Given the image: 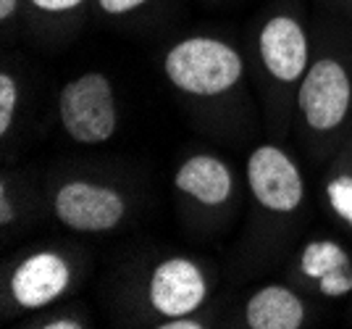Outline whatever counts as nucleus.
<instances>
[{"mask_svg": "<svg viewBox=\"0 0 352 329\" xmlns=\"http://www.w3.org/2000/svg\"><path fill=\"white\" fill-rule=\"evenodd\" d=\"M163 74L179 92L192 98H219L245 76L242 53L213 34H192L166 50Z\"/></svg>", "mask_w": 352, "mask_h": 329, "instance_id": "f257e3e1", "label": "nucleus"}, {"mask_svg": "<svg viewBox=\"0 0 352 329\" xmlns=\"http://www.w3.org/2000/svg\"><path fill=\"white\" fill-rule=\"evenodd\" d=\"M297 111L310 135H337L347 124L352 108V74L342 59L326 53L310 61L308 72L297 85Z\"/></svg>", "mask_w": 352, "mask_h": 329, "instance_id": "f03ea898", "label": "nucleus"}, {"mask_svg": "<svg viewBox=\"0 0 352 329\" xmlns=\"http://www.w3.org/2000/svg\"><path fill=\"white\" fill-rule=\"evenodd\" d=\"M58 121L76 145H103L118 129L116 90L103 72H85L58 92Z\"/></svg>", "mask_w": 352, "mask_h": 329, "instance_id": "7ed1b4c3", "label": "nucleus"}, {"mask_svg": "<svg viewBox=\"0 0 352 329\" xmlns=\"http://www.w3.org/2000/svg\"><path fill=\"white\" fill-rule=\"evenodd\" d=\"M53 213L79 235H103L126 219V198L103 182L69 180L53 193Z\"/></svg>", "mask_w": 352, "mask_h": 329, "instance_id": "20e7f679", "label": "nucleus"}, {"mask_svg": "<svg viewBox=\"0 0 352 329\" xmlns=\"http://www.w3.org/2000/svg\"><path fill=\"white\" fill-rule=\"evenodd\" d=\"M248 187L268 213L289 216L305 203V180L292 156L274 142H263L248 158Z\"/></svg>", "mask_w": 352, "mask_h": 329, "instance_id": "39448f33", "label": "nucleus"}, {"mask_svg": "<svg viewBox=\"0 0 352 329\" xmlns=\"http://www.w3.org/2000/svg\"><path fill=\"white\" fill-rule=\"evenodd\" d=\"M258 61L276 87H294L310 66L305 24L289 11L271 14L258 30Z\"/></svg>", "mask_w": 352, "mask_h": 329, "instance_id": "423d86ee", "label": "nucleus"}, {"mask_svg": "<svg viewBox=\"0 0 352 329\" xmlns=\"http://www.w3.org/2000/svg\"><path fill=\"white\" fill-rule=\"evenodd\" d=\"M208 277L187 255L163 258L147 279V303L161 319L195 314L208 300Z\"/></svg>", "mask_w": 352, "mask_h": 329, "instance_id": "0eeeda50", "label": "nucleus"}, {"mask_svg": "<svg viewBox=\"0 0 352 329\" xmlns=\"http://www.w3.org/2000/svg\"><path fill=\"white\" fill-rule=\"evenodd\" d=\"M74 269L58 251H34L21 258L8 277V295L19 308H45L72 287Z\"/></svg>", "mask_w": 352, "mask_h": 329, "instance_id": "6e6552de", "label": "nucleus"}, {"mask_svg": "<svg viewBox=\"0 0 352 329\" xmlns=\"http://www.w3.org/2000/svg\"><path fill=\"white\" fill-rule=\"evenodd\" d=\"M176 193L192 198L197 206L221 209L234 195V174L226 161L213 153H195L182 161L174 174Z\"/></svg>", "mask_w": 352, "mask_h": 329, "instance_id": "1a4fd4ad", "label": "nucleus"}, {"mask_svg": "<svg viewBox=\"0 0 352 329\" xmlns=\"http://www.w3.org/2000/svg\"><path fill=\"white\" fill-rule=\"evenodd\" d=\"M300 271L326 298L352 293V258L334 240H310L300 253Z\"/></svg>", "mask_w": 352, "mask_h": 329, "instance_id": "9d476101", "label": "nucleus"}, {"mask_svg": "<svg viewBox=\"0 0 352 329\" xmlns=\"http://www.w3.org/2000/svg\"><path fill=\"white\" fill-rule=\"evenodd\" d=\"M305 319V300L287 284H263L245 303V324L250 329H300Z\"/></svg>", "mask_w": 352, "mask_h": 329, "instance_id": "9b49d317", "label": "nucleus"}, {"mask_svg": "<svg viewBox=\"0 0 352 329\" xmlns=\"http://www.w3.org/2000/svg\"><path fill=\"white\" fill-rule=\"evenodd\" d=\"M19 100H21V87L19 79L11 72L0 74V135L8 137L14 129L16 114H19Z\"/></svg>", "mask_w": 352, "mask_h": 329, "instance_id": "f8f14e48", "label": "nucleus"}, {"mask_svg": "<svg viewBox=\"0 0 352 329\" xmlns=\"http://www.w3.org/2000/svg\"><path fill=\"white\" fill-rule=\"evenodd\" d=\"M326 198L329 206L344 224L352 226V177L350 174H337L326 184Z\"/></svg>", "mask_w": 352, "mask_h": 329, "instance_id": "ddd939ff", "label": "nucleus"}, {"mask_svg": "<svg viewBox=\"0 0 352 329\" xmlns=\"http://www.w3.org/2000/svg\"><path fill=\"white\" fill-rule=\"evenodd\" d=\"M95 3H98V8L105 16H126L132 14V11H137V8L147 6L150 0H95Z\"/></svg>", "mask_w": 352, "mask_h": 329, "instance_id": "4468645a", "label": "nucleus"}, {"mask_svg": "<svg viewBox=\"0 0 352 329\" xmlns=\"http://www.w3.org/2000/svg\"><path fill=\"white\" fill-rule=\"evenodd\" d=\"M27 3L43 14H69V11H76L85 0H27Z\"/></svg>", "mask_w": 352, "mask_h": 329, "instance_id": "2eb2a0df", "label": "nucleus"}, {"mask_svg": "<svg viewBox=\"0 0 352 329\" xmlns=\"http://www.w3.org/2000/svg\"><path fill=\"white\" fill-rule=\"evenodd\" d=\"M16 219L14 203H11V195H8V182H0V226H11Z\"/></svg>", "mask_w": 352, "mask_h": 329, "instance_id": "dca6fc26", "label": "nucleus"}, {"mask_svg": "<svg viewBox=\"0 0 352 329\" xmlns=\"http://www.w3.org/2000/svg\"><path fill=\"white\" fill-rule=\"evenodd\" d=\"M161 329H203L206 321L203 319H195V314L190 316H176V319H161Z\"/></svg>", "mask_w": 352, "mask_h": 329, "instance_id": "f3484780", "label": "nucleus"}, {"mask_svg": "<svg viewBox=\"0 0 352 329\" xmlns=\"http://www.w3.org/2000/svg\"><path fill=\"white\" fill-rule=\"evenodd\" d=\"M43 329H82V319H76V316H53V319H47L40 324Z\"/></svg>", "mask_w": 352, "mask_h": 329, "instance_id": "a211bd4d", "label": "nucleus"}, {"mask_svg": "<svg viewBox=\"0 0 352 329\" xmlns=\"http://www.w3.org/2000/svg\"><path fill=\"white\" fill-rule=\"evenodd\" d=\"M19 3H21V0H0V19L8 21V19L19 11Z\"/></svg>", "mask_w": 352, "mask_h": 329, "instance_id": "6ab92c4d", "label": "nucleus"}, {"mask_svg": "<svg viewBox=\"0 0 352 329\" xmlns=\"http://www.w3.org/2000/svg\"><path fill=\"white\" fill-rule=\"evenodd\" d=\"M347 3H350V6H352V0H347Z\"/></svg>", "mask_w": 352, "mask_h": 329, "instance_id": "aec40b11", "label": "nucleus"}, {"mask_svg": "<svg viewBox=\"0 0 352 329\" xmlns=\"http://www.w3.org/2000/svg\"><path fill=\"white\" fill-rule=\"evenodd\" d=\"M350 156H352V153H350Z\"/></svg>", "mask_w": 352, "mask_h": 329, "instance_id": "412c9836", "label": "nucleus"}]
</instances>
